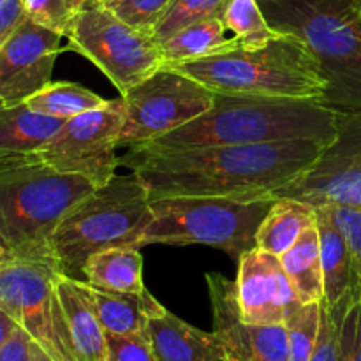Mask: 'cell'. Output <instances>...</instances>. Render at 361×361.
<instances>
[{
  "mask_svg": "<svg viewBox=\"0 0 361 361\" xmlns=\"http://www.w3.org/2000/svg\"><path fill=\"white\" fill-rule=\"evenodd\" d=\"M55 263L11 259L0 268V309L55 361H76L56 295Z\"/></svg>",
  "mask_w": 361,
  "mask_h": 361,
  "instance_id": "cell-10",
  "label": "cell"
},
{
  "mask_svg": "<svg viewBox=\"0 0 361 361\" xmlns=\"http://www.w3.org/2000/svg\"><path fill=\"white\" fill-rule=\"evenodd\" d=\"M25 104L42 115L55 116L60 120H69L81 113L99 109L108 104L104 97L95 92L69 81H51L42 90L32 95Z\"/></svg>",
  "mask_w": 361,
  "mask_h": 361,
  "instance_id": "cell-25",
  "label": "cell"
},
{
  "mask_svg": "<svg viewBox=\"0 0 361 361\" xmlns=\"http://www.w3.org/2000/svg\"><path fill=\"white\" fill-rule=\"evenodd\" d=\"M275 203L264 200H233L219 196H169L150 200L154 219L136 249L154 243L208 245L238 261L256 249V235Z\"/></svg>",
  "mask_w": 361,
  "mask_h": 361,
  "instance_id": "cell-7",
  "label": "cell"
},
{
  "mask_svg": "<svg viewBox=\"0 0 361 361\" xmlns=\"http://www.w3.org/2000/svg\"><path fill=\"white\" fill-rule=\"evenodd\" d=\"M122 101L66 120L59 133L35 152L39 162L66 175H78L102 187L116 175Z\"/></svg>",
  "mask_w": 361,
  "mask_h": 361,
  "instance_id": "cell-11",
  "label": "cell"
},
{
  "mask_svg": "<svg viewBox=\"0 0 361 361\" xmlns=\"http://www.w3.org/2000/svg\"><path fill=\"white\" fill-rule=\"evenodd\" d=\"M271 28L302 39L328 81L323 104L361 109V14L356 0H257Z\"/></svg>",
  "mask_w": 361,
  "mask_h": 361,
  "instance_id": "cell-4",
  "label": "cell"
},
{
  "mask_svg": "<svg viewBox=\"0 0 361 361\" xmlns=\"http://www.w3.org/2000/svg\"><path fill=\"white\" fill-rule=\"evenodd\" d=\"M337 136V111L316 99L215 94L214 104L185 126L145 143L164 150L316 140Z\"/></svg>",
  "mask_w": 361,
  "mask_h": 361,
  "instance_id": "cell-2",
  "label": "cell"
},
{
  "mask_svg": "<svg viewBox=\"0 0 361 361\" xmlns=\"http://www.w3.org/2000/svg\"><path fill=\"white\" fill-rule=\"evenodd\" d=\"M62 35L27 18L0 48V109L25 104L51 83Z\"/></svg>",
  "mask_w": 361,
  "mask_h": 361,
  "instance_id": "cell-13",
  "label": "cell"
},
{
  "mask_svg": "<svg viewBox=\"0 0 361 361\" xmlns=\"http://www.w3.org/2000/svg\"><path fill=\"white\" fill-rule=\"evenodd\" d=\"M0 361H34V341L21 326L0 349Z\"/></svg>",
  "mask_w": 361,
  "mask_h": 361,
  "instance_id": "cell-36",
  "label": "cell"
},
{
  "mask_svg": "<svg viewBox=\"0 0 361 361\" xmlns=\"http://www.w3.org/2000/svg\"><path fill=\"white\" fill-rule=\"evenodd\" d=\"M356 6H358V11H360V14H361V0H356Z\"/></svg>",
  "mask_w": 361,
  "mask_h": 361,
  "instance_id": "cell-40",
  "label": "cell"
},
{
  "mask_svg": "<svg viewBox=\"0 0 361 361\" xmlns=\"http://www.w3.org/2000/svg\"><path fill=\"white\" fill-rule=\"evenodd\" d=\"M222 21L243 49L263 48L279 35V32L268 23L257 0H231L226 7Z\"/></svg>",
  "mask_w": 361,
  "mask_h": 361,
  "instance_id": "cell-26",
  "label": "cell"
},
{
  "mask_svg": "<svg viewBox=\"0 0 361 361\" xmlns=\"http://www.w3.org/2000/svg\"><path fill=\"white\" fill-rule=\"evenodd\" d=\"M27 20L23 0H0V48Z\"/></svg>",
  "mask_w": 361,
  "mask_h": 361,
  "instance_id": "cell-35",
  "label": "cell"
},
{
  "mask_svg": "<svg viewBox=\"0 0 361 361\" xmlns=\"http://www.w3.org/2000/svg\"><path fill=\"white\" fill-rule=\"evenodd\" d=\"M321 208H324L328 217L342 233L361 274V210L344 204H326Z\"/></svg>",
  "mask_w": 361,
  "mask_h": 361,
  "instance_id": "cell-31",
  "label": "cell"
},
{
  "mask_svg": "<svg viewBox=\"0 0 361 361\" xmlns=\"http://www.w3.org/2000/svg\"><path fill=\"white\" fill-rule=\"evenodd\" d=\"M97 187L42 162L0 173V240L13 259L55 263L51 240L62 219Z\"/></svg>",
  "mask_w": 361,
  "mask_h": 361,
  "instance_id": "cell-5",
  "label": "cell"
},
{
  "mask_svg": "<svg viewBox=\"0 0 361 361\" xmlns=\"http://www.w3.org/2000/svg\"><path fill=\"white\" fill-rule=\"evenodd\" d=\"M154 219L147 187L130 171L92 190L56 228L51 252L62 275L85 281L88 257L113 247H134Z\"/></svg>",
  "mask_w": 361,
  "mask_h": 361,
  "instance_id": "cell-6",
  "label": "cell"
},
{
  "mask_svg": "<svg viewBox=\"0 0 361 361\" xmlns=\"http://www.w3.org/2000/svg\"><path fill=\"white\" fill-rule=\"evenodd\" d=\"M235 291L240 319L249 324H286L302 307L281 257L257 247L238 259Z\"/></svg>",
  "mask_w": 361,
  "mask_h": 361,
  "instance_id": "cell-15",
  "label": "cell"
},
{
  "mask_svg": "<svg viewBox=\"0 0 361 361\" xmlns=\"http://www.w3.org/2000/svg\"><path fill=\"white\" fill-rule=\"evenodd\" d=\"M226 32L228 28H226L222 18H212V20H204L182 28L168 41L159 44L164 66H176V63L207 59V56L226 53L240 46L238 41L235 37H228Z\"/></svg>",
  "mask_w": 361,
  "mask_h": 361,
  "instance_id": "cell-22",
  "label": "cell"
},
{
  "mask_svg": "<svg viewBox=\"0 0 361 361\" xmlns=\"http://www.w3.org/2000/svg\"><path fill=\"white\" fill-rule=\"evenodd\" d=\"M321 323V303H305L286 323L289 361H310Z\"/></svg>",
  "mask_w": 361,
  "mask_h": 361,
  "instance_id": "cell-28",
  "label": "cell"
},
{
  "mask_svg": "<svg viewBox=\"0 0 361 361\" xmlns=\"http://www.w3.org/2000/svg\"><path fill=\"white\" fill-rule=\"evenodd\" d=\"M337 323L342 361H361V300L353 303Z\"/></svg>",
  "mask_w": 361,
  "mask_h": 361,
  "instance_id": "cell-33",
  "label": "cell"
},
{
  "mask_svg": "<svg viewBox=\"0 0 361 361\" xmlns=\"http://www.w3.org/2000/svg\"><path fill=\"white\" fill-rule=\"evenodd\" d=\"M83 277L90 288L111 293H141L143 257L134 247H113L88 257Z\"/></svg>",
  "mask_w": 361,
  "mask_h": 361,
  "instance_id": "cell-20",
  "label": "cell"
},
{
  "mask_svg": "<svg viewBox=\"0 0 361 361\" xmlns=\"http://www.w3.org/2000/svg\"><path fill=\"white\" fill-rule=\"evenodd\" d=\"M229 2L231 0H175L161 23L155 27V42L162 44L189 25L212 20V18H222Z\"/></svg>",
  "mask_w": 361,
  "mask_h": 361,
  "instance_id": "cell-27",
  "label": "cell"
},
{
  "mask_svg": "<svg viewBox=\"0 0 361 361\" xmlns=\"http://www.w3.org/2000/svg\"><path fill=\"white\" fill-rule=\"evenodd\" d=\"M18 326H20V324H18L6 310L0 309V349H2L4 344L9 341L11 335L16 331Z\"/></svg>",
  "mask_w": 361,
  "mask_h": 361,
  "instance_id": "cell-37",
  "label": "cell"
},
{
  "mask_svg": "<svg viewBox=\"0 0 361 361\" xmlns=\"http://www.w3.org/2000/svg\"><path fill=\"white\" fill-rule=\"evenodd\" d=\"M310 361H342L341 337H338V323L335 317L324 309L321 303V323L317 334L316 349Z\"/></svg>",
  "mask_w": 361,
  "mask_h": 361,
  "instance_id": "cell-34",
  "label": "cell"
},
{
  "mask_svg": "<svg viewBox=\"0 0 361 361\" xmlns=\"http://www.w3.org/2000/svg\"><path fill=\"white\" fill-rule=\"evenodd\" d=\"M56 295L66 317L74 360L108 361L106 331L95 314L90 286L60 274L56 279Z\"/></svg>",
  "mask_w": 361,
  "mask_h": 361,
  "instance_id": "cell-17",
  "label": "cell"
},
{
  "mask_svg": "<svg viewBox=\"0 0 361 361\" xmlns=\"http://www.w3.org/2000/svg\"><path fill=\"white\" fill-rule=\"evenodd\" d=\"M166 67L200 81L214 94L323 102L328 92L326 76L309 46L296 35L281 32L263 48L236 46L226 53Z\"/></svg>",
  "mask_w": 361,
  "mask_h": 361,
  "instance_id": "cell-3",
  "label": "cell"
},
{
  "mask_svg": "<svg viewBox=\"0 0 361 361\" xmlns=\"http://www.w3.org/2000/svg\"><path fill=\"white\" fill-rule=\"evenodd\" d=\"M148 338L157 361H215L226 358L224 348L212 331L190 326L169 310L148 319Z\"/></svg>",
  "mask_w": 361,
  "mask_h": 361,
  "instance_id": "cell-18",
  "label": "cell"
},
{
  "mask_svg": "<svg viewBox=\"0 0 361 361\" xmlns=\"http://www.w3.org/2000/svg\"><path fill=\"white\" fill-rule=\"evenodd\" d=\"M316 217L324 281L321 303L338 321L353 303L361 300V274L344 236L324 208L316 207Z\"/></svg>",
  "mask_w": 361,
  "mask_h": 361,
  "instance_id": "cell-16",
  "label": "cell"
},
{
  "mask_svg": "<svg viewBox=\"0 0 361 361\" xmlns=\"http://www.w3.org/2000/svg\"><path fill=\"white\" fill-rule=\"evenodd\" d=\"M92 298L99 323L113 335H148V319L164 310L148 289L111 293L92 288Z\"/></svg>",
  "mask_w": 361,
  "mask_h": 361,
  "instance_id": "cell-19",
  "label": "cell"
},
{
  "mask_svg": "<svg viewBox=\"0 0 361 361\" xmlns=\"http://www.w3.org/2000/svg\"><path fill=\"white\" fill-rule=\"evenodd\" d=\"M281 264L302 305L323 302L324 281L317 221L303 233L302 238L291 249L282 254Z\"/></svg>",
  "mask_w": 361,
  "mask_h": 361,
  "instance_id": "cell-23",
  "label": "cell"
},
{
  "mask_svg": "<svg viewBox=\"0 0 361 361\" xmlns=\"http://www.w3.org/2000/svg\"><path fill=\"white\" fill-rule=\"evenodd\" d=\"M326 145L316 140L228 147L164 148L136 145L120 159L147 187L150 200L219 196L264 200L298 180Z\"/></svg>",
  "mask_w": 361,
  "mask_h": 361,
  "instance_id": "cell-1",
  "label": "cell"
},
{
  "mask_svg": "<svg viewBox=\"0 0 361 361\" xmlns=\"http://www.w3.org/2000/svg\"><path fill=\"white\" fill-rule=\"evenodd\" d=\"M87 2L88 0H23V6L28 20L67 37Z\"/></svg>",
  "mask_w": 361,
  "mask_h": 361,
  "instance_id": "cell-29",
  "label": "cell"
},
{
  "mask_svg": "<svg viewBox=\"0 0 361 361\" xmlns=\"http://www.w3.org/2000/svg\"><path fill=\"white\" fill-rule=\"evenodd\" d=\"M291 197L312 207L344 204L361 210V109L337 111V136L312 166L274 200Z\"/></svg>",
  "mask_w": 361,
  "mask_h": 361,
  "instance_id": "cell-12",
  "label": "cell"
},
{
  "mask_svg": "<svg viewBox=\"0 0 361 361\" xmlns=\"http://www.w3.org/2000/svg\"><path fill=\"white\" fill-rule=\"evenodd\" d=\"M215 361H229L228 358H219V360H215Z\"/></svg>",
  "mask_w": 361,
  "mask_h": 361,
  "instance_id": "cell-41",
  "label": "cell"
},
{
  "mask_svg": "<svg viewBox=\"0 0 361 361\" xmlns=\"http://www.w3.org/2000/svg\"><path fill=\"white\" fill-rule=\"evenodd\" d=\"M11 259H13V257H11L9 250H7V247L4 245V242L0 240V268H2L4 264H6L7 261H11Z\"/></svg>",
  "mask_w": 361,
  "mask_h": 361,
  "instance_id": "cell-39",
  "label": "cell"
},
{
  "mask_svg": "<svg viewBox=\"0 0 361 361\" xmlns=\"http://www.w3.org/2000/svg\"><path fill=\"white\" fill-rule=\"evenodd\" d=\"M214 95L187 74L161 67L120 97L123 116L118 148L150 143L185 126L212 108Z\"/></svg>",
  "mask_w": 361,
  "mask_h": 361,
  "instance_id": "cell-9",
  "label": "cell"
},
{
  "mask_svg": "<svg viewBox=\"0 0 361 361\" xmlns=\"http://www.w3.org/2000/svg\"><path fill=\"white\" fill-rule=\"evenodd\" d=\"M66 39L67 49L90 60L120 94L164 66L155 39L120 20L101 0H88Z\"/></svg>",
  "mask_w": 361,
  "mask_h": 361,
  "instance_id": "cell-8",
  "label": "cell"
},
{
  "mask_svg": "<svg viewBox=\"0 0 361 361\" xmlns=\"http://www.w3.org/2000/svg\"><path fill=\"white\" fill-rule=\"evenodd\" d=\"M120 20L154 37V30L175 0H101Z\"/></svg>",
  "mask_w": 361,
  "mask_h": 361,
  "instance_id": "cell-30",
  "label": "cell"
},
{
  "mask_svg": "<svg viewBox=\"0 0 361 361\" xmlns=\"http://www.w3.org/2000/svg\"><path fill=\"white\" fill-rule=\"evenodd\" d=\"M316 221V207L291 197H279L257 229L256 247L281 257Z\"/></svg>",
  "mask_w": 361,
  "mask_h": 361,
  "instance_id": "cell-21",
  "label": "cell"
},
{
  "mask_svg": "<svg viewBox=\"0 0 361 361\" xmlns=\"http://www.w3.org/2000/svg\"><path fill=\"white\" fill-rule=\"evenodd\" d=\"M66 120L42 115L27 104L0 109V150L32 154L44 147Z\"/></svg>",
  "mask_w": 361,
  "mask_h": 361,
  "instance_id": "cell-24",
  "label": "cell"
},
{
  "mask_svg": "<svg viewBox=\"0 0 361 361\" xmlns=\"http://www.w3.org/2000/svg\"><path fill=\"white\" fill-rule=\"evenodd\" d=\"M214 314V334L229 361H289L286 324H249L240 319L235 282L221 274L204 275Z\"/></svg>",
  "mask_w": 361,
  "mask_h": 361,
  "instance_id": "cell-14",
  "label": "cell"
},
{
  "mask_svg": "<svg viewBox=\"0 0 361 361\" xmlns=\"http://www.w3.org/2000/svg\"><path fill=\"white\" fill-rule=\"evenodd\" d=\"M108 361H157L148 335L106 334Z\"/></svg>",
  "mask_w": 361,
  "mask_h": 361,
  "instance_id": "cell-32",
  "label": "cell"
},
{
  "mask_svg": "<svg viewBox=\"0 0 361 361\" xmlns=\"http://www.w3.org/2000/svg\"><path fill=\"white\" fill-rule=\"evenodd\" d=\"M34 361H55V360H53L51 356L41 348V345H37L34 342Z\"/></svg>",
  "mask_w": 361,
  "mask_h": 361,
  "instance_id": "cell-38",
  "label": "cell"
}]
</instances>
